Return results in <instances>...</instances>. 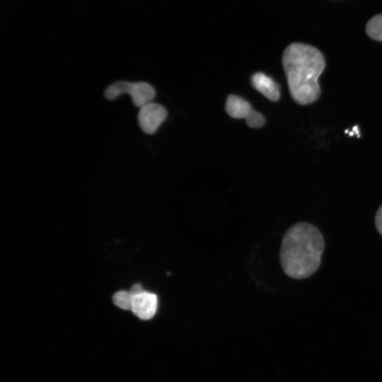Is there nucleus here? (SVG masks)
Here are the masks:
<instances>
[{
	"label": "nucleus",
	"instance_id": "obj_1",
	"mask_svg": "<svg viewBox=\"0 0 382 382\" xmlns=\"http://www.w3.org/2000/svg\"><path fill=\"white\" fill-rule=\"evenodd\" d=\"M282 63L292 99L301 105L317 101L321 93L318 78L325 67L323 53L312 45L293 42L285 48Z\"/></svg>",
	"mask_w": 382,
	"mask_h": 382
},
{
	"label": "nucleus",
	"instance_id": "obj_9",
	"mask_svg": "<svg viewBox=\"0 0 382 382\" xmlns=\"http://www.w3.org/2000/svg\"><path fill=\"white\" fill-rule=\"evenodd\" d=\"M112 301L118 308L131 311L132 295L129 291H119L114 294Z\"/></svg>",
	"mask_w": 382,
	"mask_h": 382
},
{
	"label": "nucleus",
	"instance_id": "obj_11",
	"mask_svg": "<svg viewBox=\"0 0 382 382\" xmlns=\"http://www.w3.org/2000/svg\"><path fill=\"white\" fill-rule=\"evenodd\" d=\"M374 221L376 230L382 236V204L376 213Z\"/></svg>",
	"mask_w": 382,
	"mask_h": 382
},
{
	"label": "nucleus",
	"instance_id": "obj_7",
	"mask_svg": "<svg viewBox=\"0 0 382 382\" xmlns=\"http://www.w3.org/2000/svg\"><path fill=\"white\" fill-rule=\"evenodd\" d=\"M251 105L245 99L236 95L228 96L226 111L233 118L246 119L253 112Z\"/></svg>",
	"mask_w": 382,
	"mask_h": 382
},
{
	"label": "nucleus",
	"instance_id": "obj_10",
	"mask_svg": "<svg viewBox=\"0 0 382 382\" xmlns=\"http://www.w3.org/2000/svg\"><path fill=\"white\" fill-rule=\"evenodd\" d=\"M245 120L247 125L251 128H260L262 127L265 122V119L263 115L254 110Z\"/></svg>",
	"mask_w": 382,
	"mask_h": 382
},
{
	"label": "nucleus",
	"instance_id": "obj_4",
	"mask_svg": "<svg viewBox=\"0 0 382 382\" xmlns=\"http://www.w3.org/2000/svg\"><path fill=\"white\" fill-rule=\"evenodd\" d=\"M167 117L166 110L160 104L148 103L140 108L138 122L146 134H154Z\"/></svg>",
	"mask_w": 382,
	"mask_h": 382
},
{
	"label": "nucleus",
	"instance_id": "obj_5",
	"mask_svg": "<svg viewBox=\"0 0 382 382\" xmlns=\"http://www.w3.org/2000/svg\"><path fill=\"white\" fill-rule=\"evenodd\" d=\"M158 308V296L156 294L143 290L132 295L131 311L141 320L152 318Z\"/></svg>",
	"mask_w": 382,
	"mask_h": 382
},
{
	"label": "nucleus",
	"instance_id": "obj_6",
	"mask_svg": "<svg viewBox=\"0 0 382 382\" xmlns=\"http://www.w3.org/2000/svg\"><path fill=\"white\" fill-rule=\"evenodd\" d=\"M253 86L272 101H277L281 96L279 86L272 78L262 72L255 73L250 78Z\"/></svg>",
	"mask_w": 382,
	"mask_h": 382
},
{
	"label": "nucleus",
	"instance_id": "obj_2",
	"mask_svg": "<svg viewBox=\"0 0 382 382\" xmlns=\"http://www.w3.org/2000/svg\"><path fill=\"white\" fill-rule=\"evenodd\" d=\"M325 248L320 230L308 222H299L285 232L279 260L284 272L294 279L313 275L319 268Z\"/></svg>",
	"mask_w": 382,
	"mask_h": 382
},
{
	"label": "nucleus",
	"instance_id": "obj_8",
	"mask_svg": "<svg viewBox=\"0 0 382 382\" xmlns=\"http://www.w3.org/2000/svg\"><path fill=\"white\" fill-rule=\"evenodd\" d=\"M366 33L374 40L382 42V14H377L368 21Z\"/></svg>",
	"mask_w": 382,
	"mask_h": 382
},
{
	"label": "nucleus",
	"instance_id": "obj_3",
	"mask_svg": "<svg viewBox=\"0 0 382 382\" xmlns=\"http://www.w3.org/2000/svg\"><path fill=\"white\" fill-rule=\"evenodd\" d=\"M123 93L130 95L133 104L141 108L151 101L156 96V91L146 82L119 81L108 86L104 95L108 100H114Z\"/></svg>",
	"mask_w": 382,
	"mask_h": 382
}]
</instances>
